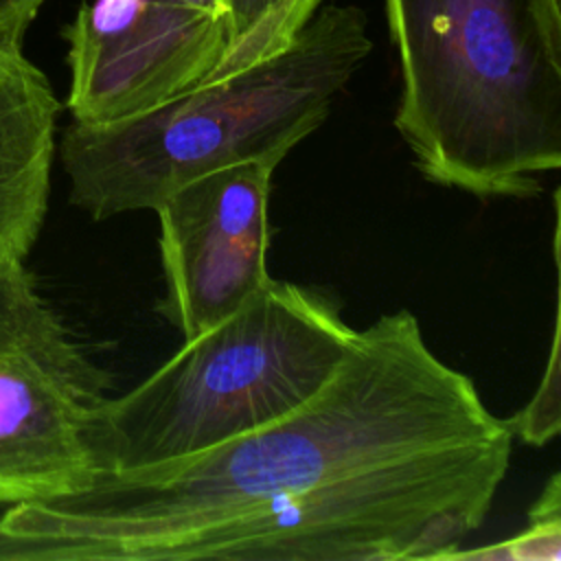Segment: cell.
<instances>
[{"mask_svg": "<svg viewBox=\"0 0 561 561\" xmlns=\"http://www.w3.org/2000/svg\"><path fill=\"white\" fill-rule=\"evenodd\" d=\"M162 2H173V4H184L191 9H199V11H208L213 15H221L230 20V11H228V0H162Z\"/></svg>", "mask_w": 561, "mask_h": 561, "instance_id": "5bb4252c", "label": "cell"}, {"mask_svg": "<svg viewBox=\"0 0 561 561\" xmlns=\"http://www.w3.org/2000/svg\"><path fill=\"white\" fill-rule=\"evenodd\" d=\"M278 164L259 158L204 173L153 208L164 278L156 309L184 340L237 311L272 278L267 204Z\"/></svg>", "mask_w": 561, "mask_h": 561, "instance_id": "52a82bcc", "label": "cell"}, {"mask_svg": "<svg viewBox=\"0 0 561 561\" xmlns=\"http://www.w3.org/2000/svg\"><path fill=\"white\" fill-rule=\"evenodd\" d=\"M280 2L283 0H228L230 48L213 79L243 70L285 48L278 33Z\"/></svg>", "mask_w": 561, "mask_h": 561, "instance_id": "30bf717a", "label": "cell"}, {"mask_svg": "<svg viewBox=\"0 0 561 561\" xmlns=\"http://www.w3.org/2000/svg\"><path fill=\"white\" fill-rule=\"evenodd\" d=\"M57 114L46 75L0 50V263L24 261L44 224Z\"/></svg>", "mask_w": 561, "mask_h": 561, "instance_id": "ba28073f", "label": "cell"}, {"mask_svg": "<svg viewBox=\"0 0 561 561\" xmlns=\"http://www.w3.org/2000/svg\"><path fill=\"white\" fill-rule=\"evenodd\" d=\"M324 0H283L278 13V33L283 44L287 46L294 35L311 20V15L322 7Z\"/></svg>", "mask_w": 561, "mask_h": 561, "instance_id": "4fadbf2b", "label": "cell"}, {"mask_svg": "<svg viewBox=\"0 0 561 561\" xmlns=\"http://www.w3.org/2000/svg\"><path fill=\"white\" fill-rule=\"evenodd\" d=\"M46 0H0V50L24 53L22 42Z\"/></svg>", "mask_w": 561, "mask_h": 561, "instance_id": "7c38bea8", "label": "cell"}, {"mask_svg": "<svg viewBox=\"0 0 561 561\" xmlns=\"http://www.w3.org/2000/svg\"><path fill=\"white\" fill-rule=\"evenodd\" d=\"M72 121L103 125L213 79L230 20L162 0H90L66 26Z\"/></svg>", "mask_w": 561, "mask_h": 561, "instance_id": "8992f818", "label": "cell"}, {"mask_svg": "<svg viewBox=\"0 0 561 561\" xmlns=\"http://www.w3.org/2000/svg\"><path fill=\"white\" fill-rule=\"evenodd\" d=\"M355 333L327 289L270 278L138 386L96 408L94 473L178 460L285 416L324 386Z\"/></svg>", "mask_w": 561, "mask_h": 561, "instance_id": "277c9868", "label": "cell"}, {"mask_svg": "<svg viewBox=\"0 0 561 561\" xmlns=\"http://www.w3.org/2000/svg\"><path fill=\"white\" fill-rule=\"evenodd\" d=\"M394 127L434 184L533 197L561 167L559 0H386Z\"/></svg>", "mask_w": 561, "mask_h": 561, "instance_id": "7a4b0ae2", "label": "cell"}, {"mask_svg": "<svg viewBox=\"0 0 561 561\" xmlns=\"http://www.w3.org/2000/svg\"><path fill=\"white\" fill-rule=\"evenodd\" d=\"M513 438L399 309L357 331L324 386L285 416L11 504L0 559H443L486 519Z\"/></svg>", "mask_w": 561, "mask_h": 561, "instance_id": "6da1fadb", "label": "cell"}, {"mask_svg": "<svg viewBox=\"0 0 561 561\" xmlns=\"http://www.w3.org/2000/svg\"><path fill=\"white\" fill-rule=\"evenodd\" d=\"M110 375L39 296L24 261L0 263V502L72 493L94 476L90 423Z\"/></svg>", "mask_w": 561, "mask_h": 561, "instance_id": "5b68a950", "label": "cell"}, {"mask_svg": "<svg viewBox=\"0 0 561 561\" xmlns=\"http://www.w3.org/2000/svg\"><path fill=\"white\" fill-rule=\"evenodd\" d=\"M443 559L476 561H559L561 559V476L552 473L528 508V526L517 535L480 548L451 550Z\"/></svg>", "mask_w": 561, "mask_h": 561, "instance_id": "9c48e42d", "label": "cell"}, {"mask_svg": "<svg viewBox=\"0 0 561 561\" xmlns=\"http://www.w3.org/2000/svg\"><path fill=\"white\" fill-rule=\"evenodd\" d=\"M513 436L528 445L550 443L561 427V364H559V309L554 311L552 337L543 377L528 403L508 421Z\"/></svg>", "mask_w": 561, "mask_h": 561, "instance_id": "8fae6325", "label": "cell"}, {"mask_svg": "<svg viewBox=\"0 0 561 561\" xmlns=\"http://www.w3.org/2000/svg\"><path fill=\"white\" fill-rule=\"evenodd\" d=\"M373 39L357 7H320L278 53L142 114L61 138L70 202L92 219L153 210L182 184L259 158L280 160L329 116Z\"/></svg>", "mask_w": 561, "mask_h": 561, "instance_id": "3957f363", "label": "cell"}]
</instances>
